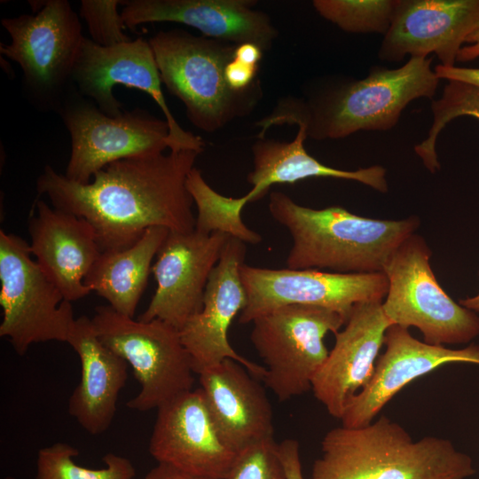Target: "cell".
Masks as SVG:
<instances>
[{"mask_svg": "<svg viewBox=\"0 0 479 479\" xmlns=\"http://www.w3.org/2000/svg\"><path fill=\"white\" fill-rule=\"evenodd\" d=\"M199 154L182 150L122 159L83 185L46 165L36 191L53 208L86 220L101 252L122 250L151 227L194 231L193 200L186 179Z\"/></svg>", "mask_w": 479, "mask_h": 479, "instance_id": "6da1fadb", "label": "cell"}, {"mask_svg": "<svg viewBox=\"0 0 479 479\" xmlns=\"http://www.w3.org/2000/svg\"><path fill=\"white\" fill-rule=\"evenodd\" d=\"M431 63V58L413 57L398 68L373 67L363 79L330 81L306 96L282 97L255 123L257 138L280 125L303 126L307 137L316 140L389 130L412 100L435 96L440 79Z\"/></svg>", "mask_w": 479, "mask_h": 479, "instance_id": "7a4b0ae2", "label": "cell"}, {"mask_svg": "<svg viewBox=\"0 0 479 479\" xmlns=\"http://www.w3.org/2000/svg\"><path fill=\"white\" fill-rule=\"evenodd\" d=\"M269 211L293 240L287 257L292 270H332L339 273L382 272L399 245L419 227L418 217L379 220L341 207L314 209L273 192Z\"/></svg>", "mask_w": 479, "mask_h": 479, "instance_id": "3957f363", "label": "cell"}, {"mask_svg": "<svg viewBox=\"0 0 479 479\" xmlns=\"http://www.w3.org/2000/svg\"><path fill=\"white\" fill-rule=\"evenodd\" d=\"M475 473L471 457L450 440L414 441L381 416L365 427L329 430L309 479H467Z\"/></svg>", "mask_w": 479, "mask_h": 479, "instance_id": "277c9868", "label": "cell"}, {"mask_svg": "<svg viewBox=\"0 0 479 479\" xmlns=\"http://www.w3.org/2000/svg\"><path fill=\"white\" fill-rule=\"evenodd\" d=\"M148 42L162 83L184 103L191 123L205 132L250 114L263 97L261 81L242 91L227 82L225 67L237 44L180 28L160 30Z\"/></svg>", "mask_w": 479, "mask_h": 479, "instance_id": "5b68a950", "label": "cell"}, {"mask_svg": "<svg viewBox=\"0 0 479 479\" xmlns=\"http://www.w3.org/2000/svg\"><path fill=\"white\" fill-rule=\"evenodd\" d=\"M35 14L1 20L11 37L1 43L2 56L22 71V89L41 112L58 113L75 89V66L84 40L78 14L67 0L29 1Z\"/></svg>", "mask_w": 479, "mask_h": 479, "instance_id": "8992f818", "label": "cell"}, {"mask_svg": "<svg viewBox=\"0 0 479 479\" xmlns=\"http://www.w3.org/2000/svg\"><path fill=\"white\" fill-rule=\"evenodd\" d=\"M91 320L100 341L131 366L140 384L129 408L158 409L192 389L195 372L177 328L160 319L136 320L109 305L97 307Z\"/></svg>", "mask_w": 479, "mask_h": 479, "instance_id": "52a82bcc", "label": "cell"}, {"mask_svg": "<svg viewBox=\"0 0 479 479\" xmlns=\"http://www.w3.org/2000/svg\"><path fill=\"white\" fill-rule=\"evenodd\" d=\"M430 256L425 240L414 233L392 253L382 271L389 281L383 312L392 325L418 328L426 343H467L479 334V317L444 291Z\"/></svg>", "mask_w": 479, "mask_h": 479, "instance_id": "ba28073f", "label": "cell"}, {"mask_svg": "<svg viewBox=\"0 0 479 479\" xmlns=\"http://www.w3.org/2000/svg\"><path fill=\"white\" fill-rule=\"evenodd\" d=\"M252 323L250 340L266 365L263 381L283 402L311 389L329 354L324 338L339 332L346 320L326 308L288 304Z\"/></svg>", "mask_w": 479, "mask_h": 479, "instance_id": "9c48e42d", "label": "cell"}, {"mask_svg": "<svg viewBox=\"0 0 479 479\" xmlns=\"http://www.w3.org/2000/svg\"><path fill=\"white\" fill-rule=\"evenodd\" d=\"M57 114L71 138L64 175L75 183H90L96 173L116 161L161 153L170 148L166 120L139 107L117 116L107 115L76 88Z\"/></svg>", "mask_w": 479, "mask_h": 479, "instance_id": "30bf717a", "label": "cell"}, {"mask_svg": "<svg viewBox=\"0 0 479 479\" xmlns=\"http://www.w3.org/2000/svg\"><path fill=\"white\" fill-rule=\"evenodd\" d=\"M0 336L15 352L51 341L67 342L75 320L70 302L31 258L29 244L0 231Z\"/></svg>", "mask_w": 479, "mask_h": 479, "instance_id": "8fae6325", "label": "cell"}, {"mask_svg": "<svg viewBox=\"0 0 479 479\" xmlns=\"http://www.w3.org/2000/svg\"><path fill=\"white\" fill-rule=\"evenodd\" d=\"M73 82L80 94L110 116H117L122 112V104L113 92L114 85L121 84L145 92L161 108L169 124V151L202 153V138L184 130L168 106L161 90L159 68L148 40L138 37L103 47L84 37L75 66Z\"/></svg>", "mask_w": 479, "mask_h": 479, "instance_id": "7c38bea8", "label": "cell"}, {"mask_svg": "<svg viewBox=\"0 0 479 479\" xmlns=\"http://www.w3.org/2000/svg\"><path fill=\"white\" fill-rule=\"evenodd\" d=\"M247 304L239 321L247 324L279 307L304 304L326 308L349 318L355 304L382 301L389 289L383 272L339 273L319 270L240 266Z\"/></svg>", "mask_w": 479, "mask_h": 479, "instance_id": "4fadbf2b", "label": "cell"}, {"mask_svg": "<svg viewBox=\"0 0 479 479\" xmlns=\"http://www.w3.org/2000/svg\"><path fill=\"white\" fill-rule=\"evenodd\" d=\"M230 237L195 229L169 232L152 266L155 292L138 319H160L180 330L201 310L209 276Z\"/></svg>", "mask_w": 479, "mask_h": 479, "instance_id": "5bb4252c", "label": "cell"}, {"mask_svg": "<svg viewBox=\"0 0 479 479\" xmlns=\"http://www.w3.org/2000/svg\"><path fill=\"white\" fill-rule=\"evenodd\" d=\"M246 243L230 237L221 257L212 271L201 310L179 330L196 374L224 359L242 365L254 377L263 379L266 369L233 349L228 341V329L233 318L247 304V294L240 278Z\"/></svg>", "mask_w": 479, "mask_h": 479, "instance_id": "9a60e30c", "label": "cell"}, {"mask_svg": "<svg viewBox=\"0 0 479 479\" xmlns=\"http://www.w3.org/2000/svg\"><path fill=\"white\" fill-rule=\"evenodd\" d=\"M149 452L158 463L213 479H224L238 455L221 436L200 388L157 409Z\"/></svg>", "mask_w": 479, "mask_h": 479, "instance_id": "2e32d148", "label": "cell"}, {"mask_svg": "<svg viewBox=\"0 0 479 479\" xmlns=\"http://www.w3.org/2000/svg\"><path fill=\"white\" fill-rule=\"evenodd\" d=\"M479 27V0H398L378 57L399 62L434 53L454 67L463 43Z\"/></svg>", "mask_w": 479, "mask_h": 479, "instance_id": "e0dca14e", "label": "cell"}, {"mask_svg": "<svg viewBox=\"0 0 479 479\" xmlns=\"http://www.w3.org/2000/svg\"><path fill=\"white\" fill-rule=\"evenodd\" d=\"M382 301L354 305L343 330L315 375L311 390L328 413L341 420L350 399L371 381L385 334L392 325L383 312Z\"/></svg>", "mask_w": 479, "mask_h": 479, "instance_id": "ac0fdd59", "label": "cell"}, {"mask_svg": "<svg viewBox=\"0 0 479 479\" xmlns=\"http://www.w3.org/2000/svg\"><path fill=\"white\" fill-rule=\"evenodd\" d=\"M386 349L376 362L370 382L349 402L342 426L371 424L385 404L404 386L450 363L479 365V346L450 349L414 338L408 329L391 325L385 334Z\"/></svg>", "mask_w": 479, "mask_h": 479, "instance_id": "d6986e66", "label": "cell"}, {"mask_svg": "<svg viewBox=\"0 0 479 479\" xmlns=\"http://www.w3.org/2000/svg\"><path fill=\"white\" fill-rule=\"evenodd\" d=\"M252 0H126L121 13L129 28L174 22L196 28L203 36L234 44L250 43L263 51L279 36L271 18Z\"/></svg>", "mask_w": 479, "mask_h": 479, "instance_id": "ffe728a7", "label": "cell"}, {"mask_svg": "<svg viewBox=\"0 0 479 479\" xmlns=\"http://www.w3.org/2000/svg\"><path fill=\"white\" fill-rule=\"evenodd\" d=\"M34 209L28 223L31 255L66 301L85 297L91 291L84 279L101 254L93 229L83 218L43 200Z\"/></svg>", "mask_w": 479, "mask_h": 479, "instance_id": "44dd1931", "label": "cell"}, {"mask_svg": "<svg viewBox=\"0 0 479 479\" xmlns=\"http://www.w3.org/2000/svg\"><path fill=\"white\" fill-rule=\"evenodd\" d=\"M198 375L216 427L232 450L239 452L273 437L270 400L264 389L242 365L227 358Z\"/></svg>", "mask_w": 479, "mask_h": 479, "instance_id": "7402d4cb", "label": "cell"}, {"mask_svg": "<svg viewBox=\"0 0 479 479\" xmlns=\"http://www.w3.org/2000/svg\"><path fill=\"white\" fill-rule=\"evenodd\" d=\"M67 343L77 353L81 380L68 400V412L90 435L106 432L116 412L128 364L98 338L91 318H75Z\"/></svg>", "mask_w": 479, "mask_h": 479, "instance_id": "603a6c76", "label": "cell"}, {"mask_svg": "<svg viewBox=\"0 0 479 479\" xmlns=\"http://www.w3.org/2000/svg\"><path fill=\"white\" fill-rule=\"evenodd\" d=\"M305 128L291 142L257 138L252 145L253 169L247 177L252 189L240 197L245 206L265 195L275 184H294L308 177H333L359 182L381 192H388L386 169L379 165L356 170L326 166L310 156L304 148Z\"/></svg>", "mask_w": 479, "mask_h": 479, "instance_id": "cb8c5ba5", "label": "cell"}, {"mask_svg": "<svg viewBox=\"0 0 479 479\" xmlns=\"http://www.w3.org/2000/svg\"><path fill=\"white\" fill-rule=\"evenodd\" d=\"M169 230L151 227L132 246L101 252L84 279L85 286L117 312L133 318L152 271L153 260Z\"/></svg>", "mask_w": 479, "mask_h": 479, "instance_id": "d4e9b609", "label": "cell"}, {"mask_svg": "<svg viewBox=\"0 0 479 479\" xmlns=\"http://www.w3.org/2000/svg\"><path fill=\"white\" fill-rule=\"evenodd\" d=\"M186 188L197 208V232L205 234L224 232L244 243L254 245L262 241V236L243 223V206L240 199L225 197L216 192L195 167L187 177Z\"/></svg>", "mask_w": 479, "mask_h": 479, "instance_id": "484cf974", "label": "cell"}, {"mask_svg": "<svg viewBox=\"0 0 479 479\" xmlns=\"http://www.w3.org/2000/svg\"><path fill=\"white\" fill-rule=\"evenodd\" d=\"M78 450L66 443H55L39 450L35 479H133L132 462L122 456L108 452L103 457L105 467L90 468L79 466L75 458Z\"/></svg>", "mask_w": 479, "mask_h": 479, "instance_id": "4316f807", "label": "cell"}, {"mask_svg": "<svg viewBox=\"0 0 479 479\" xmlns=\"http://www.w3.org/2000/svg\"><path fill=\"white\" fill-rule=\"evenodd\" d=\"M431 111L433 122L428 137L415 145L414 150L425 167L433 173L440 168L436 145L442 130L458 117L469 116L479 120V87L448 81L440 98L432 100Z\"/></svg>", "mask_w": 479, "mask_h": 479, "instance_id": "83f0119b", "label": "cell"}, {"mask_svg": "<svg viewBox=\"0 0 479 479\" xmlns=\"http://www.w3.org/2000/svg\"><path fill=\"white\" fill-rule=\"evenodd\" d=\"M398 0H314L312 5L325 20L355 34L385 35Z\"/></svg>", "mask_w": 479, "mask_h": 479, "instance_id": "f1b7e54d", "label": "cell"}, {"mask_svg": "<svg viewBox=\"0 0 479 479\" xmlns=\"http://www.w3.org/2000/svg\"><path fill=\"white\" fill-rule=\"evenodd\" d=\"M278 444L270 437L241 450L224 479H287Z\"/></svg>", "mask_w": 479, "mask_h": 479, "instance_id": "f546056e", "label": "cell"}, {"mask_svg": "<svg viewBox=\"0 0 479 479\" xmlns=\"http://www.w3.org/2000/svg\"><path fill=\"white\" fill-rule=\"evenodd\" d=\"M118 0H82L80 15L85 21L90 39L103 47H111L132 40L124 33L125 23Z\"/></svg>", "mask_w": 479, "mask_h": 479, "instance_id": "4dcf8cb0", "label": "cell"}, {"mask_svg": "<svg viewBox=\"0 0 479 479\" xmlns=\"http://www.w3.org/2000/svg\"><path fill=\"white\" fill-rule=\"evenodd\" d=\"M258 68L259 67L245 65L233 58L225 67L227 82L235 90H248L260 81L257 77Z\"/></svg>", "mask_w": 479, "mask_h": 479, "instance_id": "1f68e13d", "label": "cell"}, {"mask_svg": "<svg viewBox=\"0 0 479 479\" xmlns=\"http://www.w3.org/2000/svg\"><path fill=\"white\" fill-rule=\"evenodd\" d=\"M280 459L287 479H304L302 473L299 443L295 439H285L278 444Z\"/></svg>", "mask_w": 479, "mask_h": 479, "instance_id": "d6a6232c", "label": "cell"}, {"mask_svg": "<svg viewBox=\"0 0 479 479\" xmlns=\"http://www.w3.org/2000/svg\"><path fill=\"white\" fill-rule=\"evenodd\" d=\"M434 71L438 79L447 81H457L479 87V68L459 67H444L436 65Z\"/></svg>", "mask_w": 479, "mask_h": 479, "instance_id": "836d02e7", "label": "cell"}, {"mask_svg": "<svg viewBox=\"0 0 479 479\" xmlns=\"http://www.w3.org/2000/svg\"><path fill=\"white\" fill-rule=\"evenodd\" d=\"M143 479H213L206 476H201L191 474L175 467L158 463L154 467L151 468Z\"/></svg>", "mask_w": 479, "mask_h": 479, "instance_id": "e575fe53", "label": "cell"}, {"mask_svg": "<svg viewBox=\"0 0 479 479\" xmlns=\"http://www.w3.org/2000/svg\"><path fill=\"white\" fill-rule=\"evenodd\" d=\"M263 55V50L250 43L236 45L234 59L251 67H259Z\"/></svg>", "mask_w": 479, "mask_h": 479, "instance_id": "d590c367", "label": "cell"}, {"mask_svg": "<svg viewBox=\"0 0 479 479\" xmlns=\"http://www.w3.org/2000/svg\"><path fill=\"white\" fill-rule=\"evenodd\" d=\"M466 43L469 45L462 46L458 61L467 62L479 58V27L467 37Z\"/></svg>", "mask_w": 479, "mask_h": 479, "instance_id": "8d00e7d4", "label": "cell"}, {"mask_svg": "<svg viewBox=\"0 0 479 479\" xmlns=\"http://www.w3.org/2000/svg\"><path fill=\"white\" fill-rule=\"evenodd\" d=\"M459 304L470 310L479 311V294L475 296L460 300Z\"/></svg>", "mask_w": 479, "mask_h": 479, "instance_id": "74e56055", "label": "cell"}, {"mask_svg": "<svg viewBox=\"0 0 479 479\" xmlns=\"http://www.w3.org/2000/svg\"><path fill=\"white\" fill-rule=\"evenodd\" d=\"M4 479H14V478L12 476H6Z\"/></svg>", "mask_w": 479, "mask_h": 479, "instance_id": "f35d334b", "label": "cell"}]
</instances>
